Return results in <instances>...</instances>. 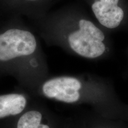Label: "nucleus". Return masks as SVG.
Instances as JSON below:
<instances>
[{
  "mask_svg": "<svg viewBox=\"0 0 128 128\" xmlns=\"http://www.w3.org/2000/svg\"><path fill=\"white\" fill-rule=\"evenodd\" d=\"M0 128H53V126L44 107L31 98L23 113L0 120Z\"/></svg>",
  "mask_w": 128,
  "mask_h": 128,
  "instance_id": "5",
  "label": "nucleus"
},
{
  "mask_svg": "<svg viewBox=\"0 0 128 128\" xmlns=\"http://www.w3.org/2000/svg\"><path fill=\"white\" fill-rule=\"evenodd\" d=\"M82 84L79 78L72 76H59L46 79L40 84L36 94L46 98L65 103H74L81 97Z\"/></svg>",
  "mask_w": 128,
  "mask_h": 128,
  "instance_id": "4",
  "label": "nucleus"
},
{
  "mask_svg": "<svg viewBox=\"0 0 128 128\" xmlns=\"http://www.w3.org/2000/svg\"><path fill=\"white\" fill-rule=\"evenodd\" d=\"M32 22L46 44L60 46L79 56L96 59L109 49L108 32L80 5L68 4L52 10Z\"/></svg>",
  "mask_w": 128,
  "mask_h": 128,
  "instance_id": "1",
  "label": "nucleus"
},
{
  "mask_svg": "<svg viewBox=\"0 0 128 128\" xmlns=\"http://www.w3.org/2000/svg\"><path fill=\"white\" fill-rule=\"evenodd\" d=\"M106 32L128 31V0H82Z\"/></svg>",
  "mask_w": 128,
  "mask_h": 128,
  "instance_id": "3",
  "label": "nucleus"
},
{
  "mask_svg": "<svg viewBox=\"0 0 128 128\" xmlns=\"http://www.w3.org/2000/svg\"><path fill=\"white\" fill-rule=\"evenodd\" d=\"M0 72L14 76L34 94L46 79L47 65L40 44L22 18L7 19L0 25Z\"/></svg>",
  "mask_w": 128,
  "mask_h": 128,
  "instance_id": "2",
  "label": "nucleus"
}]
</instances>
